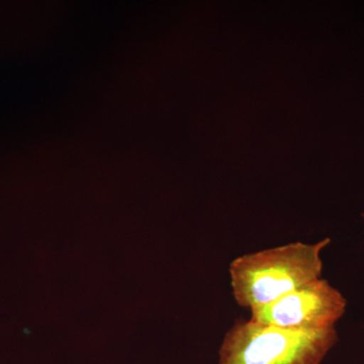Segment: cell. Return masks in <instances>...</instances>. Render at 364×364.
I'll return each instance as SVG.
<instances>
[{"mask_svg":"<svg viewBox=\"0 0 364 364\" xmlns=\"http://www.w3.org/2000/svg\"><path fill=\"white\" fill-rule=\"evenodd\" d=\"M330 242H294L239 256L229 267L235 301L251 310L321 279V252Z\"/></svg>","mask_w":364,"mask_h":364,"instance_id":"obj_1","label":"cell"},{"mask_svg":"<svg viewBox=\"0 0 364 364\" xmlns=\"http://www.w3.org/2000/svg\"><path fill=\"white\" fill-rule=\"evenodd\" d=\"M337 341L336 328L303 331L238 320L225 335L219 364H321Z\"/></svg>","mask_w":364,"mask_h":364,"instance_id":"obj_2","label":"cell"},{"mask_svg":"<svg viewBox=\"0 0 364 364\" xmlns=\"http://www.w3.org/2000/svg\"><path fill=\"white\" fill-rule=\"evenodd\" d=\"M346 306L343 294L328 280L318 279L267 305L251 309L250 320L284 329L317 331L335 328Z\"/></svg>","mask_w":364,"mask_h":364,"instance_id":"obj_3","label":"cell"}]
</instances>
